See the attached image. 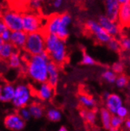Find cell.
Masks as SVG:
<instances>
[{
    "instance_id": "7c38bea8",
    "label": "cell",
    "mask_w": 130,
    "mask_h": 131,
    "mask_svg": "<svg viewBox=\"0 0 130 131\" xmlns=\"http://www.w3.org/2000/svg\"><path fill=\"white\" fill-rule=\"evenodd\" d=\"M36 93L38 97L42 101H49L53 97L54 94V86L45 82L42 83H39L38 86L37 88Z\"/></svg>"
},
{
    "instance_id": "d6a6232c",
    "label": "cell",
    "mask_w": 130,
    "mask_h": 131,
    "mask_svg": "<svg viewBox=\"0 0 130 131\" xmlns=\"http://www.w3.org/2000/svg\"><path fill=\"white\" fill-rule=\"evenodd\" d=\"M116 114L117 115L118 117H121V118L125 119V118H126L128 114V109L125 106H121L120 108H118V110H117V111H116Z\"/></svg>"
},
{
    "instance_id": "cb8c5ba5",
    "label": "cell",
    "mask_w": 130,
    "mask_h": 131,
    "mask_svg": "<svg viewBox=\"0 0 130 131\" xmlns=\"http://www.w3.org/2000/svg\"><path fill=\"white\" fill-rule=\"evenodd\" d=\"M62 113L59 110L50 108L46 112V117L50 122H59L62 119Z\"/></svg>"
},
{
    "instance_id": "8d00e7d4",
    "label": "cell",
    "mask_w": 130,
    "mask_h": 131,
    "mask_svg": "<svg viewBox=\"0 0 130 131\" xmlns=\"http://www.w3.org/2000/svg\"><path fill=\"white\" fill-rule=\"evenodd\" d=\"M10 1L16 6H24L27 5L30 0H10Z\"/></svg>"
},
{
    "instance_id": "f1b7e54d",
    "label": "cell",
    "mask_w": 130,
    "mask_h": 131,
    "mask_svg": "<svg viewBox=\"0 0 130 131\" xmlns=\"http://www.w3.org/2000/svg\"><path fill=\"white\" fill-rule=\"evenodd\" d=\"M119 40H120L121 50L130 52V37L122 36Z\"/></svg>"
},
{
    "instance_id": "4316f807",
    "label": "cell",
    "mask_w": 130,
    "mask_h": 131,
    "mask_svg": "<svg viewBox=\"0 0 130 131\" xmlns=\"http://www.w3.org/2000/svg\"><path fill=\"white\" fill-rule=\"evenodd\" d=\"M29 9L31 11L38 12L42 6V2L41 0H30L27 3Z\"/></svg>"
},
{
    "instance_id": "6da1fadb",
    "label": "cell",
    "mask_w": 130,
    "mask_h": 131,
    "mask_svg": "<svg viewBox=\"0 0 130 131\" xmlns=\"http://www.w3.org/2000/svg\"><path fill=\"white\" fill-rule=\"evenodd\" d=\"M50 58L46 51L40 54L30 55L27 62V73L37 83L45 82L48 80V65Z\"/></svg>"
},
{
    "instance_id": "30bf717a",
    "label": "cell",
    "mask_w": 130,
    "mask_h": 131,
    "mask_svg": "<svg viewBox=\"0 0 130 131\" xmlns=\"http://www.w3.org/2000/svg\"><path fill=\"white\" fill-rule=\"evenodd\" d=\"M4 125L10 130L21 131L25 128L26 121L22 118L19 114H10L5 117Z\"/></svg>"
},
{
    "instance_id": "ba28073f",
    "label": "cell",
    "mask_w": 130,
    "mask_h": 131,
    "mask_svg": "<svg viewBox=\"0 0 130 131\" xmlns=\"http://www.w3.org/2000/svg\"><path fill=\"white\" fill-rule=\"evenodd\" d=\"M1 17L4 21L6 27L11 31L22 30V14L16 10H6Z\"/></svg>"
},
{
    "instance_id": "b9f144b4",
    "label": "cell",
    "mask_w": 130,
    "mask_h": 131,
    "mask_svg": "<svg viewBox=\"0 0 130 131\" xmlns=\"http://www.w3.org/2000/svg\"><path fill=\"white\" fill-rule=\"evenodd\" d=\"M57 131H68V129L65 126H62V127H60L59 129H58Z\"/></svg>"
},
{
    "instance_id": "4dcf8cb0",
    "label": "cell",
    "mask_w": 130,
    "mask_h": 131,
    "mask_svg": "<svg viewBox=\"0 0 130 131\" xmlns=\"http://www.w3.org/2000/svg\"><path fill=\"white\" fill-rule=\"evenodd\" d=\"M18 114H19V115H20V116L22 117V118L23 120H25L26 122H27V121H29V120L31 118V117H32L31 114H30V110H29V108L27 107V106L19 109V110H18Z\"/></svg>"
},
{
    "instance_id": "bcb514c9",
    "label": "cell",
    "mask_w": 130,
    "mask_h": 131,
    "mask_svg": "<svg viewBox=\"0 0 130 131\" xmlns=\"http://www.w3.org/2000/svg\"></svg>"
},
{
    "instance_id": "4fadbf2b",
    "label": "cell",
    "mask_w": 130,
    "mask_h": 131,
    "mask_svg": "<svg viewBox=\"0 0 130 131\" xmlns=\"http://www.w3.org/2000/svg\"><path fill=\"white\" fill-rule=\"evenodd\" d=\"M117 22L121 27H130V3L121 4Z\"/></svg>"
},
{
    "instance_id": "9c48e42d",
    "label": "cell",
    "mask_w": 130,
    "mask_h": 131,
    "mask_svg": "<svg viewBox=\"0 0 130 131\" xmlns=\"http://www.w3.org/2000/svg\"><path fill=\"white\" fill-rule=\"evenodd\" d=\"M98 22L108 34H109L112 37L116 38L120 35L121 27L117 21L112 20L105 15L99 16Z\"/></svg>"
},
{
    "instance_id": "d590c367",
    "label": "cell",
    "mask_w": 130,
    "mask_h": 131,
    "mask_svg": "<svg viewBox=\"0 0 130 131\" xmlns=\"http://www.w3.org/2000/svg\"><path fill=\"white\" fill-rule=\"evenodd\" d=\"M64 3V0H53L52 3V6L54 9H59L61 8Z\"/></svg>"
},
{
    "instance_id": "836d02e7",
    "label": "cell",
    "mask_w": 130,
    "mask_h": 131,
    "mask_svg": "<svg viewBox=\"0 0 130 131\" xmlns=\"http://www.w3.org/2000/svg\"><path fill=\"white\" fill-rule=\"evenodd\" d=\"M112 70L116 74H121V73H122L123 70H124V64H123L121 62H116L113 63V67H112Z\"/></svg>"
},
{
    "instance_id": "277c9868",
    "label": "cell",
    "mask_w": 130,
    "mask_h": 131,
    "mask_svg": "<svg viewBox=\"0 0 130 131\" xmlns=\"http://www.w3.org/2000/svg\"><path fill=\"white\" fill-rule=\"evenodd\" d=\"M45 33L43 30L30 33L27 35L25 44V51L30 55L40 54L45 51Z\"/></svg>"
},
{
    "instance_id": "1f68e13d",
    "label": "cell",
    "mask_w": 130,
    "mask_h": 131,
    "mask_svg": "<svg viewBox=\"0 0 130 131\" xmlns=\"http://www.w3.org/2000/svg\"><path fill=\"white\" fill-rule=\"evenodd\" d=\"M123 124H124V119L118 117L116 114L113 115L112 120H111V126L112 127L118 129L119 127H121L123 125Z\"/></svg>"
},
{
    "instance_id": "83f0119b",
    "label": "cell",
    "mask_w": 130,
    "mask_h": 131,
    "mask_svg": "<svg viewBox=\"0 0 130 131\" xmlns=\"http://www.w3.org/2000/svg\"><path fill=\"white\" fill-rule=\"evenodd\" d=\"M128 82V79L127 76H125V74H120L116 78V80L115 82V85L116 86V87H118L120 89L124 88L127 86Z\"/></svg>"
},
{
    "instance_id": "2e32d148",
    "label": "cell",
    "mask_w": 130,
    "mask_h": 131,
    "mask_svg": "<svg viewBox=\"0 0 130 131\" xmlns=\"http://www.w3.org/2000/svg\"><path fill=\"white\" fill-rule=\"evenodd\" d=\"M58 81H59V69H58V65L55 62L50 61L48 65V80L52 86H56Z\"/></svg>"
},
{
    "instance_id": "f6af8a7d",
    "label": "cell",
    "mask_w": 130,
    "mask_h": 131,
    "mask_svg": "<svg viewBox=\"0 0 130 131\" xmlns=\"http://www.w3.org/2000/svg\"><path fill=\"white\" fill-rule=\"evenodd\" d=\"M41 1H42V2L43 3V2H45V1H46V0H41Z\"/></svg>"
},
{
    "instance_id": "ab89813d",
    "label": "cell",
    "mask_w": 130,
    "mask_h": 131,
    "mask_svg": "<svg viewBox=\"0 0 130 131\" xmlns=\"http://www.w3.org/2000/svg\"><path fill=\"white\" fill-rule=\"evenodd\" d=\"M110 94H110L109 92H108V91H105V92H104V94H103V98H104L105 100H106L107 98L109 97Z\"/></svg>"
},
{
    "instance_id": "484cf974",
    "label": "cell",
    "mask_w": 130,
    "mask_h": 131,
    "mask_svg": "<svg viewBox=\"0 0 130 131\" xmlns=\"http://www.w3.org/2000/svg\"><path fill=\"white\" fill-rule=\"evenodd\" d=\"M106 45H107V47H109V50H111L113 52H116V53H117V52L121 50L120 40L116 38L113 37Z\"/></svg>"
},
{
    "instance_id": "9a60e30c",
    "label": "cell",
    "mask_w": 130,
    "mask_h": 131,
    "mask_svg": "<svg viewBox=\"0 0 130 131\" xmlns=\"http://www.w3.org/2000/svg\"><path fill=\"white\" fill-rule=\"evenodd\" d=\"M28 34L26 33L23 30L12 31L10 42L15 46L16 49H22L24 48L25 44L27 42Z\"/></svg>"
},
{
    "instance_id": "7402d4cb",
    "label": "cell",
    "mask_w": 130,
    "mask_h": 131,
    "mask_svg": "<svg viewBox=\"0 0 130 131\" xmlns=\"http://www.w3.org/2000/svg\"><path fill=\"white\" fill-rule=\"evenodd\" d=\"M101 77L103 78V80L106 82L107 83L113 84L115 83L117 75H116V73H115L112 69H107L102 72Z\"/></svg>"
},
{
    "instance_id": "5bb4252c",
    "label": "cell",
    "mask_w": 130,
    "mask_h": 131,
    "mask_svg": "<svg viewBox=\"0 0 130 131\" xmlns=\"http://www.w3.org/2000/svg\"><path fill=\"white\" fill-rule=\"evenodd\" d=\"M106 109L113 115L116 114L118 108L123 106V100L120 95L116 94H111L105 100Z\"/></svg>"
},
{
    "instance_id": "e0dca14e",
    "label": "cell",
    "mask_w": 130,
    "mask_h": 131,
    "mask_svg": "<svg viewBox=\"0 0 130 131\" xmlns=\"http://www.w3.org/2000/svg\"><path fill=\"white\" fill-rule=\"evenodd\" d=\"M15 86L12 84H5L3 86H0V102H11L15 95Z\"/></svg>"
},
{
    "instance_id": "603a6c76",
    "label": "cell",
    "mask_w": 130,
    "mask_h": 131,
    "mask_svg": "<svg viewBox=\"0 0 130 131\" xmlns=\"http://www.w3.org/2000/svg\"><path fill=\"white\" fill-rule=\"evenodd\" d=\"M30 112L31 114L32 117H34L35 119H39L43 116L44 111L41 106L38 104H31L28 106Z\"/></svg>"
},
{
    "instance_id": "74e56055",
    "label": "cell",
    "mask_w": 130,
    "mask_h": 131,
    "mask_svg": "<svg viewBox=\"0 0 130 131\" xmlns=\"http://www.w3.org/2000/svg\"><path fill=\"white\" fill-rule=\"evenodd\" d=\"M6 30H7V27H6V26L4 21L3 20V18L0 17V35H1Z\"/></svg>"
},
{
    "instance_id": "44dd1931",
    "label": "cell",
    "mask_w": 130,
    "mask_h": 131,
    "mask_svg": "<svg viewBox=\"0 0 130 131\" xmlns=\"http://www.w3.org/2000/svg\"><path fill=\"white\" fill-rule=\"evenodd\" d=\"M78 101L81 106L87 109H93L96 105L94 98L87 94H80L78 97Z\"/></svg>"
},
{
    "instance_id": "3957f363",
    "label": "cell",
    "mask_w": 130,
    "mask_h": 131,
    "mask_svg": "<svg viewBox=\"0 0 130 131\" xmlns=\"http://www.w3.org/2000/svg\"><path fill=\"white\" fill-rule=\"evenodd\" d=\"M45 51L52 62L60 66L67 59V47L66 40L53 34H45Z\"/></svg>"
},
{
    "instance_id": "ffe728a7",
    "label": "cell",
    "mask_w": 130,
    "mask_h": 131,
    "mask_svg": "<svg viewBox=\"0 0 130 131\" xmlns=\"http://www.w3.org/2000/svg\"><path fill=\"white\" fill-rule=\"evenodd\" d=\"M22 61H23V58L21 56V54H19L18 52L15 51L8 59V64L10 66V67L13 69H18L19 67H21V66L22 64Z\"/></svg>"
},
{
    "instance_id": "ee69618b",
    "label": "cell",
    "mask_w": 130,
    "mask_h": 131,
    "mask_svg": "<svg viewBox=\"0 0 130 131\" xmlns=\"http://www.w3.org/2000/svg\"><path fill=\"white\" fill-rule=\"evenodd\" d=\"M3 43H4V42H3V40L2 39L1 36H0V49H1V47H2V46L3 45Z\"/></svg>"
},
{
    "instance_id": "ac0fdd59",
    "label": "cell",
    "mask_w": 130,
    "mask_h": 131,
    "mask_svg": "<svg viewBox=\"0 0 130 131\" xmlns=\"http://www.w3.org/2000/svg\"><path fill=\"white\" fill-rule=\"evenodd\" d=\"M15 51L16 48L10 42H4L0 49V58L3 60H8Z\"/></svg>"
},
{
    "instance_id": "8992f818",
    "label": "cell",
    "mask_w": 130,
    "mask_h": 131,
    "mask_svg": "<svg viewBox=\"0 0 130 131\" xmlns=\"http://www.w3.org/2000/svg\"><path fill=\"white\" fill-rule=\"evenodd\" d=\"M32 98V90L29 86L26 84H18L15 86V95L11 101L16 108H22L27 106Z\"/></svg>"
},
{
    "instance_id": "d6986e66",
    "label": "cell",
    "mask_w": 130,
    "mask_h": 131,
    "mask_svg": "<svg viewBox=\"0 0 130 131\" xmlns=\"http://www.w3.org/2000/svg\"><path fill=\"white\" fill-rule=\"evenodd\" d=\"M113 114L109 111L105 109H101V121L103 127L105 129H109L111 127V120Z\"/></svg>"
},
{
    "instance_id": "5b68a950",
    "label": "cell",
    "mask_w": 130,
    "mask_h": 131,
    "mask_svg": "<svg viewBox=\"0 0 130 131\" xmlns=\"http://www.w3.org/2000/svg\"><path fill=\"white\" fill-rule=\"evenodd\" d=\"M45 23L37 12L29 11L22 14V30L27 33H34L43 30Z\"/></svg>"
},
{
    "instance_id": "7bdbcfd3",
    "label": "cell",
    "mask_w": 130,
    "mask_h": 131,
    "mask_svg": "<svg viewBox=\"0 0 130 131\" xmlns=\"http://www.w3.org/2000/svg\"><path fill=\"white\" fill-rule=\"evenodd\" d=\"M109 131H118V129L117 128H114V127H110V129H109Z\"/></svg>"
},
{
    "instance_id": "f546056e",
    "label": "cell",
    "mask_w": 130,
    "mask_h": 131,
    "mask_svg": "<svg viewBox=\"0 0 130 131\" xmlns=\"http://www.w3.org/2000/svg\"><path fill=\"white\" fill-rule=\"evenodd\" d=\"M81 63L85 66H94L96 64V61L91 55L84 52L81 57Z\"/></svg>"
},
{
    "instance_id": "d4e9b609",
    "label": "cell",
    "mask_w": 130,
    "mask_h": 131,
    "mask_svg": "<svg viewBox=\"0 0 130 131\" xmlns=\"http://www.w3.org/2000/svg\"><path fill=\"white\" fill-rule=\"evenodd\" d=\"M81 116L90 124H94L97 121V114L93 110H82Z\"/></svg>"
},
{
    "instance_id": "8fae6325",
    "label": "cell",
    "mask_w": 130,
    "mask_h": 131,
    "mask_svg": "<svg viewBox=\"0 0 130 131\" xmlns=\"http://www.w3.org/2000/svg\"><path fill=\"white\" fill-rule=\"evenodd\" d=\"M105 4V15L110 19L114 21H117L118 13L121 6V3L118 0H104Z\"/></svg>"
},
{
    "instance_id": "52a82bcc",
    "label": "cell",
    "mask_w": 130,
    "mask_h": 131,
    "mask_svg": "<svg viewBox=\"0 0 130 131\" xmlns=\"http://www.w3.org/2000/svg\"><path fill=\"white\" fill-rule=\"evenodd\" d=\"M86 30L92 35L95 40L101 44H107L113 37L106 32L98 21L89 19L85 24Z\"/></svg>"
},
{
    "instance_id": "e575fe53",
    "label": "cell",
    "mask_w": 130,
    "mask_h": 131,
    "mask_svg": "<svg viewBox=\"0 0 130 131\" xmlns=\"http://www.w3.org/2000/svg\"><path fill=\"white\" fill-rule=\"evenodd\" d=\"M11 34H12V31L7 29V30H6L0 36H1V38H2V39L3 40L4 42H8L10 41Z\"/></svg>"
},
{
    "instance_id": "60d3db41",
    "label": "cell",
    "mask_w": 130,
    "mask_h": 131,
    "mask_svg": "<svg viewBox=\"0 0 130 131\" xmlns=\"http://www.w3.org/2000/svg\"><path fill=\"white\" fill-rule=\"evenodd\" d=\"M119 3L121 4H124V3H130V0H118Z\"/></svg>"
},
{
    "instance_id": "f35d334b",
    "label": "cell",
    "mask_w": 130,
    "mask_h": 131,
    "mask_svg": "<svg viewBox=\"0 0 130 131\" xmlns=\"http://www.w3.org/2000/svg\"><path fill=\"white\" fill-rule=\"evenodd\" d=\"M124 126H125V128L127 129H128L130 131V118H128L124 122Z\"/></svg>"
},
{
    "instance_id": "7a4b0ae2",
    "label": "cell",
    "mask_w": 130,
    "mask_h": 131,
    "mask_svg": "<svg viewBox=\"0 0 130 131\" xmlns=\"http://www.w3.org/2000/svg\"><path fill=\"white\" fill-rule=\"evenodd\" d=\"M72 23V17L69 13L54 14L45 23L43 31L45 34H53L63 40H66L69 35V27Z\"/></svg>"
}]
</instances>
